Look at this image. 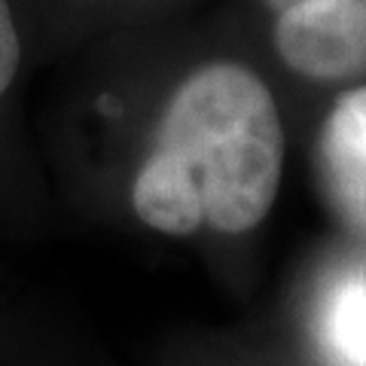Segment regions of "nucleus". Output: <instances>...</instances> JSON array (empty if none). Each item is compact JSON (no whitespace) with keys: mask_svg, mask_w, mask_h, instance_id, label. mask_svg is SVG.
<instances>
[{"mask_svg":"<svg viewBox=\"0 0 366 366\" xmlns=\"http://www.w3.org/2000/svg\"><path fill=\"white\" fill-rule=\"evenodd\" d=\"M308 4H320V0H269V6L274 13H290V9H300V6H308Z\"/></svg>","mask_w":366,"mask_h":366,"instance_id":"obj_6","label":"nucleus"},{"mask_svg":"<svg viewBox=\"0 0 366 366\" xmlns=\"http://www.w3.org/2000/svg\"><path fill=\"white\" fill-rule=\"evenodd\" d=\"M16 71H19V34L6 0H0V95L13 83Z\"/></svg>","mask_w":366,"mask_h":366,"instance_id":"obj_5","label":"nucleus"},{"mask_svg":"<svg viewBox=\"0 0 366 366\" xmlns=\"http://www.w3.org/2000/svg\"><path fill=\"white\" fill-rule=\"evenodd\" d=\"M274 46L296 74L342 79L366 71V0H320L274 25Z\"/></svg>","mask_w":366,"mask_h":366,"instance_id":"obj_2","label":"nucleus"},{"mask_svg":"<svg viewBox=\"0 0 366 366\" xmlns=\"http://www.w3.org/2000/svg\"><path fill=\"white\" fill-rule=\"evenodd\" d=\"M320 177L336 211L366 232V89L336 101L320 134Z\"/></svg>","mask_w":366,"mask_h":366,"instance_id":"obj_3","label":"nucleus"},{"mask_svg":"<svg viewBox=\"0 0 366 366\" xmlns=\"http://www.w3.org/2000/svg\"><path fill=\"white\" fill-rule=\"evenodd\" d=\"M281 168V117L262 79L242 64H208L168 101L132 202L159 232L189 235L208 223L238 235L269 214Z\"/></svg>","mask_w":366,"mask_h":366,"instance_id":"obj_1","label":"nucleus"},{"mask_svg":"<svg viewBox=\"0 0 366 366\" xmlns=\"http://www.w3.org/2000/svg\"><path fill=\"white\" fill-rule=\"evenodd\" d=\"M317 339L333 366H366V274H345L327 290Z\"/></svg>","mask_w":366,"mask_h":366,"instance_id":"obj_4","label":"nucleus"}]
</instances>
